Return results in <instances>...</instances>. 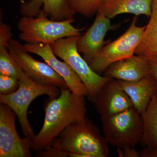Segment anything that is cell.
<instances>
[{
	"label": "cell",
	"mask_w": 157,
	"mask_h": 157,
	"mask_svg": "<svg viewBox=\"0 0 157 157\" xmlns=\"http://www.w3.org/2000/svg\"><path fill=\"white\" fill-rule=\"evenodd\" d=\"M85 97L66 89L61 90L57 98H48L44 105V123L32 140V151H41L49 148L67 127L86 117Z\"/></svg>",
	"instance_id": "1"
},
{
	"label": "cell",
	"mask_w": 157,
	"mask_h": 157,
	"mask_svg": "<svg viewBox=\"0 0 157 157\" xmlns=\"http://www.w3.org/2000/svg\"><path fill=\"white\" fill-rule=\"evenodd\" d=\"M108 145L98 127L86 117L67 127L49 148L60 157H107Z\"/></svg>",
	"instance_id": "2"
},
{
	"label": "cell",
	"mask_w": 157,
	"mask_h": 157,
	"mask_svg": "<svg viewBox=\"0 0 157 157\" xmlns=\"http://www.w3.org/2000/svg\"><path fill=\"white\" fill-rule=\"evenodd\" d=\"M60 93L61 90L56 86L34 81L21 69L18 89L11 94H0V103L6 104L14 111L18 117L24 137L33 140L36 135L28 119L30 105L39 96L47 95L49 98H56Z\"/></svg>",
	"instance_id": "3"
},
{
	"label": "cell",
	"mask_w": 157,
	"mask_h": 157,
	"mask_svg": "<svg viewBox=\"0 0 157 157\" xmlns=\"http://www.w3.org/2000/svg\"><path fill=\"white\" fill-rule=\"evenodd\" d=\"M71 21H56L42 11L36 17L23 16L17 22L20 39L27 44L50 45L59 39L80 36L82 29Z\"/></svg>",
	"instance_id": "4"
},
{
	"label": "cell",
	"mask_w": 157,
	"mask_h": 157,
	"mask_svg": "<svg viewBox=\"0 0 157 157\" xmlns=\"http://www.w3.org/2000/svg\"><path fill=\"white\" fill-rule=\"evenodd\" d=\"M80 36L66 37L50 44L53 53L74 71L87 89V98L94 103L103 86L111 78L96 73L79 54L76 44Z\"/></svg>",
	"instance_id": "5"
},
{
	"label": "cell",
	"mask_w": 157,
	"mask_h": 157,
	"mask_svg": "<svg viewBox=\"0 0 157 157\" xmlns=\"http://www.w3.org/2000/svg\"><path fill=\"white\" fill-rule=\"evenodd\" d=\"M104 136L117 148L135 147L140 142L143 132L141 114L134 107L111 116L101 117Z\"/></svg>",
	"instance_id": "6"
},
{
	"label": "cell",
	"mask_w": 157,
	"mask_h": 157,
	"mask_svg": "<svg viewBox=\"0 0 157 157\" xmlns=\"http://www.w3.org/2000/svg\"><path fill=\"white\" fill-rule=\"evenodd\" d=\"M137 16L127 30L114 41L107 43L89 64L94 72L100 74L115 62L135 55L146 26H137Z\"/></svg>",
	"instance_id": "7"
},
{
	"label": "cell",
	"mask_w": 157,
	"mask_h": 157,
	"mask_svg": "<svg viewBox=\"0 0 157 157\" xmlns=\"http://www.w3.org/2000/svg\"><path fill=\"white\" fill-rule=\"evenodd\" d=\"M8 48L20 67L32 80L41 84L54 86L61 90L69 89L64 79L47 63L34 59L24 45L17 40H9Z\"/></svg>",
	"instance_id": "8"
},
{
	"label": "cell",
	"mask_w": 157,
	"mask_h": 157,
	"mask_svg": "<svg viewBox=\"0 0 157 157\" xmlns=\"http://www.w3.org/2000/svg\"><path fill=\"white\" fill-rule=\"evenodd\" d=\"M16 114L0 103V157H31L32 140L21 138L15 127Z\"/></svg>",
	"instance_id": "9"
},
{
	"label": "cell",
	"mask_w": 157,
	"mask_h": 157,
	"mask_svg": "<svg viewBox=\"0 0 157 157\" xmlns=\"http://www.w3.org/2000/svg\"><path fill=\"white\" fill-rule=\"evenodd\" d=\"M93 103L101 117L111 116L133 106L129 96L115 79H110L104 85Z\"/></svg>",
	"instance_id": "10"
},
{
	"label": "cell",
	"mask_w": 157,
	"mask_h": 157,
	"mask_svg": "<svg viewBox=\"0 0 157 157\" xmlns=\"http://www.w3.org/2000/svg\"><path fill=\"white\" fill-rule=\"evenodd\" d=\"M114 29L110 19L97 12L92 25L82 36H80L76 44L77 50L83 54V58L89 64L108 43L104 41L106 34Z\"/></svg>",
	"instance_id": "11"
},
{
	"label": "cell",
	"mask_w": 157,
	"mask_h": 157,
	"mask_svg": "<svg viewBox=\"0 0 157 157\" xmlns=\"http://www.w3.org/2000/svg\"><path fill=\"white\" fill-rule=\"evenodd\" d=\"M24 45L27 51L41 57L45 63L59 74L66 81L70 90L77 94L87 97V89L83 82L69 65L57 58L50 45L26 43Z\"/></svg>",
	"instance_id": "12"
},
{
	"label": "cell",
	"mask_w": 157,
	"mask_h": 157,
	"mask_svg": "<svg viewBox=\"0 0 157 157\" xmlns=\"http://www.w3.org/2000/svg\"><path fill=\"white\" fill-rule=\"evenodd\" d=\"M41 10L50 19L56 21H75L74 12L68 0H29L21 3L19 12L23 16L36 17Z\"/></svg>",
	"instance_id": "13"
},
{
	"label": "cell",
	"mask_w": 157,
	"mask_h": 157,
	"mask_svg": "<svg viewBox=\"0 0 157 157\" xmlns=\"http://www.w3.org/2000/svg\"><path fill=\"white\" fill-rule=\"evenodd\" d=\"M103 73L111 79L135 82L150 75V69L148 61L135 55L113 63Z\"/></svg>",
	"instance_id": "14"
},
{
	"label": "cell",
	"mask_w": 157,
	"mask_h": 157,
	"mask_svg": "<svg viewBox=\"0 0 157 157\" xmlns=\"http://www.w3.org/2000/svg\"><path fill=\"white\" fill-rule=\"evenodd\" d=\"M118 81L132 101L133 107L140 114L143 113L157 93V84L152 76L150 74L135 82Z\"/></svg>",
	"instance_id": "15"
},
{
	"label": "cell",
	"mask_w": 157,
	"mask_h": 157,
	"mask_svg": "<svg viewBox=\"0 0 157 157\" xmlns=\"http://www.w3.org/2000/svg\"><path fill=\"white\" fill-rule=\"evenodd\" d=\"M153 0H104L98 12L111 19L122 14L150 17Z\"/></svg>",
	"instance_id": "16"
},
{
	"label": "cell",
	"mask_w": 157,
	"mask_h": 157,
	"mask_svg": "<svg viewBox=\"0 0 157 157\" xmlns=\"http://www.w3.org/2000/svg\"><path fill=\"white\" fill-rule=\"evenodd\" d=\"M135 55L147 61L157 58V0H153L149 21L144 31Z\"/></svg>",
	"instance_id": "17"
},
{
	"label": "cell",
	"mask_w": 157,
	"mask_h": 157,
	"mask_svg": "<svg viewBox=\"0 0 157 157\" xmlns=\"http://www.w3.org/2000/svg\"><path fill=\"white\" fill-rule=\"evenodd\" d=\"M143 132L140 143L145 147H157V93L141 114Z\"/></svg>",
	"instance_id": "18"
},
{
	"label": "cell",
	"mask_w": 157,
	"mask_h": 157,
	"mask_svg": "<svg viewBox=\"0 0 157 157\" xmlns=\"http://www.w3.org/2000/svg\"><path fill=\"white\" fill-rule=\"evenodd\" d=\"M104 0H68L74 14H80L90 18L97 14Z\"/></svg>",
	"instance_id": "19"
},
{
	"label": "cell",
	"mask_w": 157,
	"mask_h": 157,
	"mask_svg": "<svg viewBox=\"0 0 157 157\" xmlns=\"http://www.w3.org/2000/svg\"><path fill=\"white\" fill-rule=\"evenodd\" d=\"M21 69L11 56L7 47H0V74L19 79Z\"/></svg>",
	"instance_id": "20"
},
{
	"label": "cell",
	"mask_w": 157,
	"mask_h": 157,
	"mask_svg": "<svg viewBox=\"0 0 157 157\" xmlns=\"http://www.w3.org/2000/svg\"><path fill=\"white\" fill-rule=\"evenodd\" d=\"M19 86L18 78L0 74V94L7 95L15 92Z\"/></svg>",
	"instance_id": "21"
},
{
	"label": "cell",
	"mask_w": 157,
	"mask_h": 157,
	"mask_svg": "<svg viewBox=\"0 0 157 157\" xmlns=\"http://www.w3.org/2000/svg\"><path fill=\"white\" fill-rule=\"evenodd\" d=\"M12 36L10 26L5 23L1 19L0 22V47H8L9 40Z\"/></svg>",
	"instance_id": "22"
},
{
	"label": "cell",
	"mask_w": 157,
	"mask_h": 157,
	"mask_svg": "<svg viewBox=\"0 0 157 157\" xmlns=\"http://www.w3.org/2000/svg\"><path fill=\"white\" fill-rule=\"evenodd\" d=\"M117 153L119 157H140V151H137L135 147L117 148Z\"/></svg>",
	"instance_id": "23"
},
{
	"label": "cell",
	"mask_w": 157,
	"mask_h": 157,
	"mask_svg": "<svg viewBox=\"0 0 157 157\" xmlns=\"http://www.w3.org/2000/svg\"><path fill=\"white\" fill-rule=\"evenodd\" d=\"M140 157H157V147H145L140 151Z\"/></svg>",
	"instance_id": "24"
},
{
	"label": "cell",
	"mask_w": 157,
	"mask_h": 157,
	"mask_svg": "<svg viewBox=\"0 0 157 157\" xmlns=\"http://www.w3.org/2000/svg\"><path fill=\"white\" fill-rule=\"evenodd\" d=\"M150 74L157 84V58L148 61Z\"/></svg>",
	"instance_id": "25"
}]
</instances>
